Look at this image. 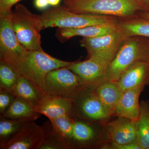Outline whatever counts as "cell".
<instances>
[{"instance_id": "6da1fadb", "label": "cell", "mask_w": 149, "mask_h": 149, "mask_svg": "<svg viewBox=\"0 0 149 149\" xmlns=\"http://www.w3.org/2000/svg\"><path fill=\"white\" fill-rule=\"evenodd\" d=\"M0 60L9 64L19 75L26 78L45 95V79L52 70L69 66L73 62L64 61L53 57L43 49L29 51L21 56L13 53L0 52Z\"/></svg>"}, {"instance_id": "7a4b0ae2", "label": "cell", "mask_w": 149, "mask_h": 149, "mask_svg": "<svg viewBox=\"0 0 149 149\" xmlns=\"http://www.w3.org/2000/svg\"><path fill=\"white\" fill-rule=\"evenodd\" d=\"M63 6L76 13L131 17L148 10L135 0H68Z\"/></svg>"}, {"instance_id": "3957f363", "label": "cell", "mask_w": 149, "mask_h": 149, "mask_svg": "<svg viewBox=\"0 0 149 149\" xmlns=\"http://www.w3.org/2000/svg\"><path fill=\"white\" fill-rule=\"evenodd\" d=\"M43 29L49 27L76 29L93 25L118 24L116 17L74 13L64 6H57L40 15Z\"/></svg>"}, {"instance_id": "277c9868", "label": "cell", "mask_w": 149, "mask_h": 149, "mask_svg": "<svg viewBox=\"0 0 149 149\" xmlns=\"http://www.w3.org/2000/svg\"><path fill=\"white\" fill-rule=\"evenodd\" d=\"M147 59H149V39L148 37H128L108 67L105 80L116 83L131 64L138 61Z\"/></svg>"}, {"instance_id": "5b68a950", "label": "cell", "mask_w": 149, "mask_h": 149, "mask_svg": "<svg viewBox=\"0 0 149 149\" xmlns=\"http://www.w3.org/2000/svg\"><path fill=\"white\" fill-rule=\"evenodd\" d=\"M11 21L17 39L25 49H42L40 32L44 29L40 15L32 13L23 5L17 4L11 12Z\"/></svg>"}, {"instance_id": "8992f818", "label": "cell", "mask_w": 149, "mask_h": 149, "mask_svg": "<svg viewBox=\"0 0 149 149\" xmlns=\"http://www.w3.org/2000/svg\"><path fill=\"white\" fill-rule=\"evenodd\" d=\"M45 86L47 95H56L71 100L80 91L88 88L80 77L67 67L49 72L46 77Z\"/></svg>"}, {"instance_id": "52a82bcc", "label": "cell", "mask_w": 149, "mask_h": 149, "mask_svg": "<svg viewBox=\"0 0 149 149\" xmlns=\"http://www.w3.org/2000/svg\"><path fill=\"white\" fill-rule=\"evenodd\" d=\"M127 38L119 28L103 36L83 38L80 42V45L86 49L89 57L100 59L109 65Z\"/></svg>"}, {"instance_id": "ba28073f", "label": "cell", "mask_w": 149, "mask_h": 149, "mask_svg": "<svg viewBox=\"0 0 149 149\" xmlns=\"http://www.w3.org/2000/svg\"><path fill=\"white\" fill-rule=\"evenodd\" d=\"M70 116L91 121L109 118L111 115L94 93L92 88H86L72 99Z\"/></svg>"}, {"instance_id": "9c48e42d", "label": "cell", "mask_w": 149, "mask_h": 149, "mask_svg": "<svg viewBox=\"0 0 149 149\" xmlns=\"http://www.w3.org/2000/svg\"><path fill=\"white\" fill-rule=\"evenodd\" d=\"M45 132L35 120L26 123L7 141L0 143V149H40Z\"/></svg>"}, {"instance_id": "30bf717a", "label": "cell", "mask_w": 149, "mask_h": 149, "mask_svg": "<svg viewBox=\"0 0 149 149\" xmlns=\"http://www.w3.org/2000/svg\"><path fill=\"white\" fill-rule=\"evenodd\" d=\"M109 64L100 59L90 57L83 61H74L68 68L81 78L86 87L94 88L105 80Z\"/></svg>"}, {"instance_id": "8fae6325", "label": "cell", "mask_w": 149, "mask_h": 149, "mask_svg": "<svg viewBox=\"0 0 149 149\" xmlns=\"http://www.w3.org/2000/svg\"><path fill=\"white\" fill-rule=\"evenodd\" d=\"M116 83L121 93L138 86L149 85V59L131 64Z\"/></svg>"}, {"instance_id": "7c38bea8", "label": "cell", "mask_w": 149, "mask_h": 149, "mask_svg": "<svg viewBox=\"0 0 149 149\" xmlns=\"http://www.w3.org/2000/svg\"><path fill=\"white\" fill-rule=\"evenodd\" d=\"M118 117L107 125V134L113 143L124 145L136 141L139 120Z\"/></svg>"}, {"instance_id": "4fadbf2b", "label": "cell", "mask_w": 149, "mask_h": 149, "mask_svg": "<svg viewBox=\"0 0 149 149\" xmlns=\"http://www.w3.org/2000/svg\"><path fill=\"white\" fill-rule=\"evenodd\" d=\"M145 87L138 86L122 92L118 102L114 114L118 117L139 120L141 114L139 104L140 94Z\"/></svg>"}, {"instance_id": "5bb4252c", "label": "cell", "mask_w": 149, "mask_h": 149, "mask_svg": "<svg viewBox=\"0 0 149 149\" xmlns=\"http://www.w3.org/2000/svg\"><path fill=\"white\" fill-rule=\"evenodd\" d=\"M0 52L13 53L21 56L27 55L29 52L17 37L12 23L11 13L0 17Z\"/></svg>"}, {"instance_id": "9a60e30c", "label": "cell", "mask_w": 149, "mask_h": 149, "mask_svg": "<svg viewBox=\"0 0 149 149\" xmlns=\"http://www.w3.org/2000/svg\"><path fill=\"white\" fill-rule=\"evenodd\" d=\"M72 100L56 95H46L35 110L40 114L45 116L49 120L70 114Z\"/></svg>"}, {"instance_id": "2e32d148", "label": "cell", "mask_w": 149, "mask_h": 149, "mask_svg": "<svg viewBox=\"0 0 149 149\" xmlns=\"http://www.w3.org/2000/svg\"><path fill=\"white\" fill-rule=\"evenodd\" d=\"M119 24L93 25L76 29L58 28L56 36L61 42L75 36L83 38L100 37L117 31L119 28Z\"/></svg>"}, {"instance_id": "e0dca14e", "label": "cell", "mask_w": 149, "mask_h": 149, "mask_svg": "<svg viewBox=\"0 0 149 149\" xmlns=\"http://www.w3.org/2000/svg\"><path fill=\"white\" fill-rule=\"evenodd\" d=\"M92 89L111 115L114 114L118 102L122 94L116 83L106 80Z\"/></svg>"}, {"instance_id": "ac0fdd59", "label": "cell", "mask_w": 149, "mask_h": 149, "mask_svg": "<svg viewBox=\"0 0 149 149\" xmlns=\"http://www.w3.org/2000/svg\"><path fill=\"white\" fill-rule=\"evenodd\" d=\"M11 91L15 97L26 102L35 109L45 96L30 81L20 76Z\"/></svg>"}, {"instance_id": "d6986e66", "label": "cell", "mask_w": 149, "mask_h": 149, "mask_svg": "<svg viewBox=\"0 0 149 149\" xmlns=\"http://www.w3.org/2000/svg\"><path fill=\"white\" fill-rule=\"evenodd\" d=\"M40 115L33 107L26 102L15 98L8 108L0 115L10 119L30 121H35L40 117Z\"/></svg>"}, {"instance_id": "ffe728a7", "label": "cell", "mask_w": 149, "mask_h": 149, "mask_svg": "<svg viewBox=\"0 0 149 149\" xmlns=\"http://www.w3.org/2000/svg\"><path fill=\"white\" fill-rule=\"evenodd\" d=\"M74 118L72 143L74 148H86L95 140V131L90 123Z\"/></svg>"}, {"instance_id": "44dd1931", "label": "cell", "mask_w": 149, "mask_h": 149, "mask_svg": "<svg viewBox=\"0 0 149 149\" xmlns=\"http://www.w3.org/2000/svg\"><path fill=\"white\" fill-rule=\"evenodd\" d=\"M45 132L44 141L40 149H71L73 146L54 129L50 120L42 125Z\"/></svg>"}, {"instance_id": "7402d4cb", "label": "cell", "mask_w": 149, "mask_h": 149, "mask_svg": "<svg viewBox=\"0 0 149 149\" xmlns=\"http://www.w3.org/2000/svg\"><path fill=\"white\" fill-rule=\"evenodd\" d=\"M119 28L127 37L141 36L149 38V21L136 16L120 22Z\"/></svg>"}, {"instance_id": "603a6c76", "label": "cell", "mask_w": 149, "mask_h": 149, "mask_svg": "<svg viewBox=\"0 0 149 149\" xmlns=\"http://www.w3.org/2000/svg\"><path fill=\"white\" fill-rule=\"evenodd\" d=\"M138 120L136 141L141 149L149 148V104L143 102Z\"/></svg>"}, {"instance_id": "cb8c5ba5", "label": "cell", "mask_w": 149, "mask_h": 149, "mask_svg": "<svg viewBox=\"0 0 149 149\" xmlns=\"http://www.w3.org/2000/svg\"><path fill=\"white\" fill-rule=\"evenodd\" d=\"M49 120L56 131L75 148L72 143L74 118L69 115H65Z\"/></svg>"}, {"instance_id": "d4e9b609", "label": "cell", "mask_w": 149, "mask_h": 149, "mask_svg": "<svg viewBox=\"0 0 149 149\" xmlns=\"http://www.w3.org/2000/svg\"><path fill=\"white\" fill-rule=\"evenodd\" d=\"M19 76L9 64L0 60V90L12 91Z\"/></svg>"}, {"instance_id": "484cf974", "label": "cell", "mask_w": 149, "mask_h": 149, "mask_svg": "<svg viewBox=\"0 0 149 149\" xmlns=\"http://www.w3.org/2000/svg\"><path fill=\"white\" fill-rule=\"evenodd\" d=\"M28 122L29 121L6 118L0 115V143L10 139L24 123Z\"/></svg>"}, {"instance_id": "4316f807", "label": "cell", "mask_w": 149, "mask_h": 149, "mask_svg": "<svg viewBox=\"0 0 149 149\" xmlns=\"http://www.w3.org/2000/svg\"><path fill=\"white\" fill-rule=\"evenodd\" d=\"M15 98L11 91L0 90V115L8 108Z\"/></svg>"}, {"instance_id": "83f0119b", "label": "cell", "mask_w": 149, "mask_h": 149, "mask_svg": "<svg viewBox=\"0 0 149 149\" xmlns=\"http://www.w3.org/2000/svg\"><path fill=\"white\" fill-rule=\"evenodd\" d=\"M21 0H0V17L10 13L12 8Z\"/></svg>"}, {"instance_id": "f1b7e54d", "label": "cell", "mask_w": 149, "mask_h": 149, "mask_svg": "<svg viewBox=\"0 0 149 149\" xmlns=\"http://www.w3.org/2000/svg\"><path fill=\"white\" fill-rule=\"evenodd\" d=\"M112 148L115 149H141L137 142L135 141L130 143L124 144V145H117L113 143L112 145Z\"/></svg>"}, {"instance_id": "f546056e", "label": "cell", "mask_w": 149, "mask_h": 149, "mask_svg": "<svg viewBox=\"0 0 149 149\" xmlns=\"http://www.w3.org/2000/svg\"><path fill=\"white\" fill-rule=\"evenodd\" d=\"M34 5L35 8L40 10H44L47 8L49 6L48 0H35Z\"/></svg>"}, {"instance_id": "4dcf8cb0", "label": "cell", "mask_w": 149, "mask_h": 149, "mask_svg": "<svg viewBox=\"0 0 149 149\" xmlns=\"http://www.w3.org/2000/svg\"><path fill=\"white\" fill-rule=\"evenodd\" d=\"M137 14L138 15H136L137 16L149 21V11H140Z\"/></svg>"}, {"instance_id": "1f68e13d", "label": "cell", "mask_w": 149, "mask_h": 149, "mask_svg": "<svg viewBox=\"0 0 149 149\" xmlns=\"http://www.w3.org/2000/svg\"><path fill=\"white\" fill-rule=\"evenodd\" d=\"M136 1L139 3L140 4L143 6L144 7L148 10L149 11V0H135Z\"/></svg>"}, {"instance_id": "d6a6232c", "label": "cell", "mask_w": 149, "mask_h": 149, "mask_svg": "<svg viewBox=\"0 0 149 149\" xmlns=\"http://www.w3.org/2000/svg\"><path fill=\"white\" fill-rule=\"evenodd\" d=\"M61 0H48L49 5L53 6H57L58 5Z\"/></svg>"}, {"instance_id": "836d02e7", "label": "cell", "mask_w": 149, "mask_h": 149, "mask_svg": "<svg viewBox=\"0 0 149 149\" xmlns=\"http://www.w3.org/2000/svg\"><path fill=\"white\" fill-rule=\"evenodd\" d=\"M68 0H64V1H67Z\"/></svg>"}, {"instance_id": "e575fe53", "label": "cell", "mask_w": 149, "mask_h": 149, "mask_svg": "<svg viewBox=\"0 0 149 149\" xmlns=\"http://www.w3.org/2000/svg\"></svg>"}, {"instance_id": "d590c367", "label": "cell", "mask_w": 149, "mask_h": 149, "mask_svg": "<svg viewBox=\"0 0 149 149\" xmlns=\"http://www.w3.org/2000/svg\"><path fill=\"white\" fill-rule=\"evenodd\" d=\"M148 149H149V148H148Z\"/></svg>"}]
</instances>
